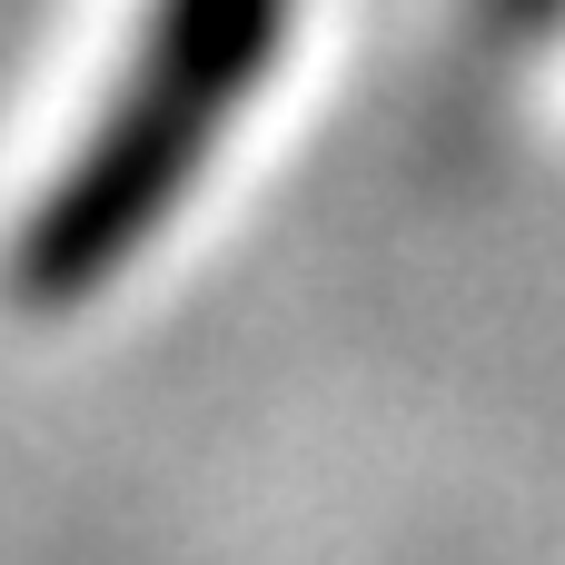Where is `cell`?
Masks as SVG:
<instances>
[{"label": "cell", "mask_w": 565, "mask_h": 565, "mask_svg": "<svg viewBox=\"0 0 565 565\" xmlns=\"http://www.w3.org/2000/svg\"><path fill=\"white\" fill-rule=\"evenodd\" d=\"M268 20H278V0H169L149 89L99 129V149L79 159V179L40 209V228H30V248H20V288H30V298H79V288L159 218V199H169V189L189 179V159H199L209 109H228L238 79L258 70Z\"/></svg>", "instance_id": "1"}]
</instances>
